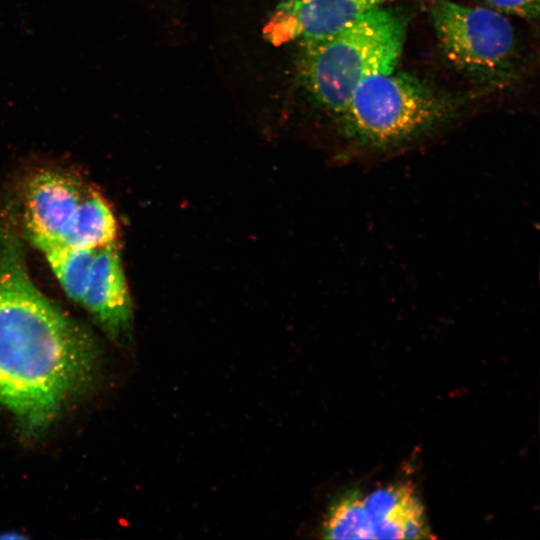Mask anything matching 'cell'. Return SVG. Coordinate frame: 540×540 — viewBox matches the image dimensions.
<instances>
[{
  "label": "cell",
  "instance_id": "obj_1",
  "mask_svg": "<svg viewBox=\"0 0 540 540\" xmlns=\"http://www.w3.org/2000/svg\"><path fill=\"white\" fill-rule=\"evenodd\" d=\"M90 333L33 283L20 244L0 240V407L29 430L48 424L91 380Z\"/></svg>",
  "mask_w": 540,
  "mask_h": 540
},
{
  "label": "cell",
  "instance_id": "obj_2",
  "mask_svg": "<svg viewBox=\"0 0 540 540\" xmlns=\"http://www.w3.org/2000/svg\"><path fill=\"white\" fill-rule=\"evenodd\" d=\"M460 101L419 77L395 70L361 83L338 118L359 153L384 156L434 134L457 115Z\"/></svg>",
  "mask_w": 540,
  "mask_h": 540
},
{
  "label": "cell",
  "instance_id": "obj_3",
  "mask_svg": "<svg viewBox=\"0 0 540 540\" xmlns=\"http://www.w3.org/2000/svg\"><path fill=\"white\" fill-rule=\"evenodd\" d=\"M407 19L380 6L331 36L300 45L298 74L311 97L337 118L363 81L395 70Z\"/></svg>",
  "mask_w": 540,
  "mask_h": 540
},
{
  "label": "cell",
  "instance_id": "obj_4",
  "mask_svg": "<svg viewBox=\"0 0 540 540\" xmlns=\"http://www.w3.org/2000/svg\"><path fill=\"white\" fill-rule=\"evenodd\" d=\"M430 16L444 57L458 71L491 86L515 76L516 35L505 14L488 6L436 0Z\"/></svg>",
  "mask_w": 540,
  "mask_h": 540
},
{
  "label": "cell",
  "instance_id": "obj_5",
  "mask_svg": "<svg viewBox=\"0 0 540 540\" xmlns=\"http://www.w3.org/2000/svg\"><path fill=\"white\" fill-rule=\"evenodd\" d=\"M395 0H280L263 33L272 44L302 45L333 35L360 16Z\"/></svg>",
  "mask_w": 540,
  "mask_h": 540
},
{
  "label": "cell",
  "instance_id": "obj_6",
  "mask_svg": "<svg viewBox=\"0 0 540 540\" xmlns=\"http://www.w3.org/2000/svg\"><path fill=\"white\" fill-rule=\"evenodd\" d=\"M87 189L67 172L45 170L29 179L24 217L28 235L36 247L63 242Z\"/></svg>",
  "mask_w": 540,
  "mask_h": 540
},
{
  "label": "cell",
  "instance_id": "obj_7",
  "mask_svg": "<svg viewBox=\"0 0 540 540\" xmlns=\"http://www.w3.org/2000/svg\"><path fill=\"white\" fill-rule=\"evenodd\" d=\"M80 304L112 337L129 335L132 300L116 242L97 249Z\"/></svg>",
  "mask_w": 540,
  "mask_h": 540
},
{
  "label": "cell",
  "instance_id": "obj_8",
  "mask_svg": "<svg viewBox=\"0 0 540 540\" xmlns=\"http://www.w3.org/2000/svg\"><path fill=\"white\" fill-rule=\"evenodd\" d=\"M372 539L431 538L424 509L410 484H392L363 496Z\"/></svg>",
  "mask_w": 540,
  "mask_h": 540
},
{
  "label": "cell",
  "instance_id": "obj_9",
  "mask_svg": "<svg viewBox=\"0 0 540 540\" xmlns=\"http://www.w3.org/2000/svg\"><path fill=\"white\" fill-rule=\"evenodd\" d=\"M117 234L118 224L110 206L99 193L88 188L62 243L98 249L115 243Z\"/></svg>",
  "mask_w": 540,
  "mask_h": 540
},
{
  "label": "cell",
  "instance_id": "obj_10",
  "mask_svg": "<svg viewBox=\"0 0 540 540\" xmlns=\"http://www.w3.org/2000/svg\"><path fill=\"white\" fill-rule=\"evenodd\" d=\"M45 255L63 291L80 304L97 249L76 248L63 243L37 246Z\"/></svg>",
  "mask_w": 540,
  "mask_h": 540
},
{
  "label": "cell",
  "instance_id": "obj_11",
  "mask_svg": "<svg viewBox=\"0 0 540 540\" xmlns=\"http://www.w3.org/2000/svg\"><path fill=\"white\" fill-rule=\"evenodd\" d=\"M321 533L325 539H372L362 493L348 491L334 500L321 524Z\"/></svg>",
  "mask_w": 540,
  "mask_h": 540
},
{
  "label": "cell",
  "instance_id": "obj_12",
  "mask_svg": "<svg viewBox=\"0 0 540 540\" xmlns=\"http://www.w3.org/2000/svg\"><path fill=\"white\" fill-rule=\"evenodd\" d=\"M486 6L505 15L534 19L539 12V0H483Z\"/></svg>",
  "mask_w": 540,
  "mask_h": 540
}]
</instances>
